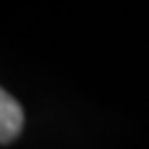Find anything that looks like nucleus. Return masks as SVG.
<instances>
[{
	"label": "nucleus",
	"mask_w": 149,
	"mask_h": 149,
	"mask_svg": "<svg viewBox=\"0 0 149 149\" xmlns=\"http://www.w3.org/2000/svg\"><path fill=\"white\" fill-rule=\"evenodd\" d=\"M21 126H24V110H21V105L8 92H0V141L10 144L21 134Z\"/></svg>",
	"instance_id": "1"
}]
</instances>
